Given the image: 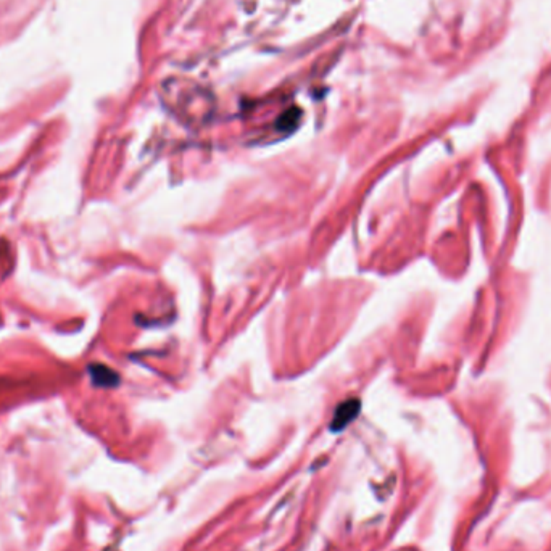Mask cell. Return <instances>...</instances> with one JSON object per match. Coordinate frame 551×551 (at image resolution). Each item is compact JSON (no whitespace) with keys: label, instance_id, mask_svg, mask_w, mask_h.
<instances>
[{"label":"cell","instance_id":"6da1fadb","mask_svg":"<svg viewBox=\"0 0 551 551\" xmlns=\"http://www.w3.org/2000/svg\"><path fill=\"white\" fill-rule=\"evenodd\" d=\"M358 413H359V400L343 401V403L337 408V411H335L334 421L332 424H330L332 432H340V430H343L350 423H352V421H354Z\"/></svg>","mask_w":551,"mask_h":551}]
</instances>
